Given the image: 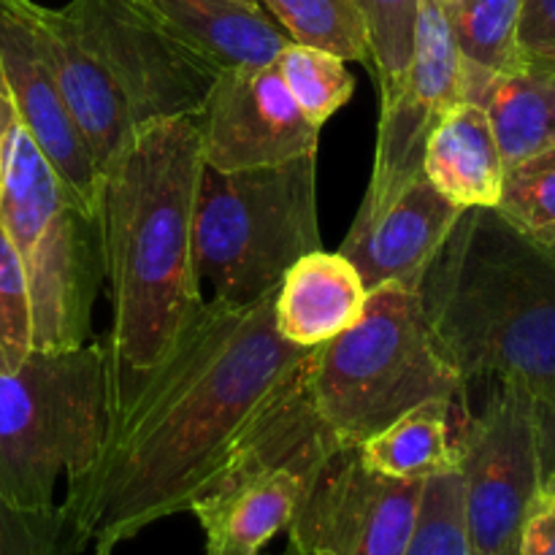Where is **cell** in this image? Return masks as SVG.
Listing matches in <instances>:
<instances>
[{
	"label": "cell",
	"instance_id": "1",
	"mask_svg": "<svg viewBox=\"0 0 555 555\" xmlns=\"http://www.w3.org/2000/svg\"><path fill=\"white\" fill-rule=\"evenodd\" d=\"M274 296L247 307L204 298L155 366L112 383L106 444L60 502L85 551L112 553L146 526L190 513L220 480L312 356L276 334Z\"/></svg>",
	"mask_w": 555,
	"mask_h": 555
},
{
	"label": "cell",
	"instance_id": "2",
	"mask_svg": "<svg viewBox=\"0 0 555 555\" xmlns=\"http://www.w3.org/2000/svg\"><path fill=\"white\" fill-rule=\"evenodd\" d=\"M201 168L193 117L150 125L101 168L98 231L112 298V383L155 366L204 304L193 255Z\"/></svg>",
	"mask_w": 555,
	"mask_h": 555
},
{
	"label": "cell",
	"instance_id": "3",
	"mask_svg": "<svg viewBox=\"0 0 555 555\" xmlns=\"http://www.w3.org/2000/svg\"><path fill=\"white\" fill-rule=\"evenodd\" d=\"M417 293L466 385H520L537 401L555 393V247L496 209H466Z\"/></svg>",
	"mask_w": 555,
	"mask_h": 555
},
{
	"label": "cell",
	"instance_id": "4",
	"mask_svg": "<svg viewBox=\"0 0 555 555\" xmlns=\"http://www.w3.org/2000/svg\"><path fill=\"white\" fill-rule=\"evenodd\" d=\"M36 20L98 173L150 125L198 114L217 79L133 0L36 3Z\"/></svg>",
	"mask_w": 555,
	"mask_h": 555
},
{
	"label": "cell",
	"instance_id": "5",
	"mask_svg": "<svg viewBox=\"0 0 555 555\" xmlns=\"http://www.w3.org/2000/svg\"><path fill=\"white\" fill-rule=\"evenodd\" d=\"M0 222L20 253L30 285L33 350L87 345L92 339V307L103 287L98 220L25 128L3 74Z\"/></svg>",
	"mask_w": 555,
	"mask_h": 555
},
{
	"label": "cell",
	"instance_id": "6",
	"mask_svg": "<svg viewBox=\"0 0 555 555\" xmlns=\"http://www.w3.org/2000/svg\"><path fill=\"white\" fill-rule=\"evenodd\" d=\"M112 423L106 341L33 350L0 374V496L27 513L57 509L65 486L95 466Z\"/></svg>",
	"mask_w": 555,
	"mask_h": 555
},
{
	"label": "cell",
	"instance_id": "7",
	"mask_svg": "<svg viewBox=\"0 0 555 555\" xmlns=\"http://www.w3.org/2000/svg\"><path fill=\"white\" fill-rule=\"evenodd\" d=\"M320 247L318 152L266 168H201L193 220L201 293L247 307L276 293L287 269Z\"/></svg>",
	"mask_w": 555,
	"mask_h": 555
},
{
	"label": "cell",
	"instance_id": "8",
	"mask_svg": "<svg viewBox=\"0 0 555 555\" xmlns=\"http://www.w3.org/2000/svg\"><path fill=\"white\" fill-rule=\"evenodd\" d=\"M464 377L434 336L421 293L383 285L369 293L361 320L318 347L312 396L325 426L361 444L423 401L466 404Z\"/></svg>",
	"mask_w": 555,
	"mask_h": 555
},
{
	"label": "cell",
	"instance_id": "9",
	"mask_svg": "<svg viewBox=\"0 0 555 555\" xmlns=\"http://www.w3.org/2000/svg\"><path fill=\"white\" fill-rule=\"evenodd\" d=\"M455 448L472 553L520 555L542 486L537 399L520 385L496 383L486 410L464 417Z\"/></svg>",
	"mask_w": 555,
	"mask_h": 555
},
{
	"label": "cell",
	"instance_id": "10",
	"mask_svg": "<svg viewBox=\"0 0 555 555\" xmlns=\"http://www.w3.org/2000/svg\"><path fill=\"white\" fill-rule=\"evenodd\" d=\"M423 486L372 475L356 444H336L309 472L287 537L320 555H404Z\"/></svg>",
	"mask_w": 555,
	"mask_h": 555
},
{
	"label": "cell",
	"instance_id": "11",
	"mask_svg": "<svg viewBox=\"0 0 555 555\" xmlns=\"http://www.w3.org/2000/svg\"><path fill=\"white\" fill-rule=\"evenodd\" d=\"M459 103H464V65L453 33L442 3L421 0L410 68L399 90L379 101L374 171L358 209H379L423 173L434 128Z\"/></svg>",
	"mask_w": 555,
	"mask_h": 555
},
{
	"label": "cell",
	"instance_id": "12",
	"mask_svg": "<svg viewBox=\"0 0 555 555\" xmlns=\"http://www.w3.org/2000/svg\"><path fill=\"white\" fill-rule=\"evenodd\" d=\"M193 119L204 166L217 171L280 166L320 150V130L307 122L274 63L217 74Z\"/></svg>",
	"mask_w": 555,
	"mask_h": 555
},
{
	"label": "cell",
	"instance_id": "13",
	"mask_svg": "<svg viewBox=\"0 0 555 555\" xmlns=\"http://www.w3.org/2000/svg\"><path fill=\"white\" fill-rule=\"evenodd\" d=\"M0 74L25 128L98 220L101 173L54 76L36 20V0H0Z\"/></svg>",
	"mask_w": 555,
	"mask_h": 555
},
{
	"label": "cell",
	"instance_id": "14",
	"mask_svg": "<svg viewBox=\"0 0 555 555\" xmlns=\"http://www.w3.org/2000/svg\"><path fill=\"white\" fill-rule=\"evenodd\" d=\"M461 215L464 209L450 204L423 171L379 209H358L339 253L369 293L383 285L417 291Z\"/></svg>",
	"mask_w": 555,
	"mask_h": 555
},
{
	"label": "cell",
	"instance_id": "15",
	"mask_svg": "<svg viewBox=\"0 0 555 555\" xmlns=\"http://www.w3.org/2000/svg\"><path fill=\"white\" fill-rule=\"evenodd\" d=\"M152 22L217 74L260 68L291 43L258 0H133Z\"/></svg>",
	"mask_w": 555,
	"mask_h": 555
},
{
	"label": "cell",
	"instance_id": "16",
	"mask_svg": "<svg viewBox=\"0 0 555 555\" xmlns=\"http://www.w3.org/2000/svg\"><path fill=\"white\" fill-rule=\"evenodd\" d=\"M366 301L369 291L356 266L341 253L320 247L298 258L282 276L274 296L276 334L314 350L352 328Z\"/></svg>",
	"mask_w": 555,
	"mask_h": 555
},
{
	"label": "cell",
	"instance_id": "17",
	"mask_svg": "<svg viewBox=\"0 0 555 555\" xmlns=\"http://www.w3.org/2000/svg\"><path fill=\"white\" fill-rule=\"evenodd\" d=\"M423 171L459 209H496L504 160L480 103L464 101L444 114L426 144Z\"/></svg>",
	"mask_w": 555,
	"mask_h": 555
},
{
	"label": "cell",
	"instance_id": "18",
	"mask_svg": "<svg viewBox=\"0 0 555 555\" xmlns=\"http://www.w3.org/2000/svg\"><path fill=\"white\" fill-rule=\"evenodd\" d=\"M491 119L504 171L537 152L555 146V63L524 54L502 74L466 95Z\"/></svg>",
	"mask_w": 555,
	"mask_h": 555
},
{
	"label": "cell",
	"instance_id": "19",
	"mask_svg": "<svg viewBox=\"0 0 555 555\" xmlns=\"http://www.w3.org/2000/svg\"><path fill=\"white\" fill-rule=\"evenodd\" d=\"M466 415L464 401H423L356 444L358 459L372 475L388 480L426 482L448 475L459 469L455 437Z\"/></svg>",
	"mask_w": 555,
	"mask_h": 555
},
{
	"label": "cell",
	"instance_id": "20",
	"mask_svg": "<svg viewBox=\"0 0 555 555\" xmlns=\"http://www.w3.org/2000/svg\"><path fill=\"white\" fill-rule=\"evenodd\" d=\"M524 0H464L442 5L464 65V101L477 85L520 57L518 25Z\"/></svg>",
	"mask_w": 555,
	"mask_h": 555
},
{
	"label": "cell",
	"instance_id": "21",
	"mask_svg": "<svg viewBox=\"0 0 555 555\" xmlns=\"http://www.w3.org/2000/svg\"><path fill=\"white\" fill-rule=\"evenodd\" d=\"M291 43L323 49L345 63L372 68L366 20L356 0H258Z\"/></svg>",
	"mask_w": 555,
	"mask_h": 555
},
{
	"label": "cell",
	"instance_id": "22",
	"mask_svg": "<svg viewBox=\"0 0 555 555\" xmlns=\"http://www.w3.org/2000/svg\"><path fill=\"white\" fill-rule=\"evenodd\" d=\"M274 65L296 106L301 108L307 122L318 130H323V125L345 103H350L352 92H356V76L347 70L345 60L323 52V49L287 43Z\"/></svg>",
	"mask_w": 555,
	"mask_h": 555
},
{
	"label": "cell",
	"instance_id": "23",
	"mask_svg": "<svg viewBox=\"0 0 555 555\" xmlns=\"http://www.w3.org/2000/svg\"><path fill=\"white\" fill-rule=\"evenodd\" d=\"M496 211L520 233L555 247V146L504 171Z\"/></svg>",
	"mask_w": 555,
	"mask_h": 555
},
{
	"label": "cell",
	"instance_id": "24",
	"mask_svg": "<svg viewBox=\"0 0 555 555\" xmlns=\"http://www.w3.org/2000/svg\"><path fill=\"white\" fill-rule=\"evenodd\" d=\"M356 5L366 20L379 101H388L401 87L412 63L421 0H356Z\"/></svg>",
	"mask_w": 555,
	"mask_h": 555
},
{
	"label": "cell",
	"instance_id": "25",
	"mask_svg": "<svg viewBox=\"0 0 555 555\" xmlns=\"http://www.w3.org/2000/svg\"><path fill=\"white\" fill-rule=\"evenodd\" d=\"M404 555H475L466 529L459 469L426 480L415 531Z\"/></svg>",
	"mask_w": 555,
	"mask_h": 555
},
{
	"label": "cell",
	"instance_id": "26",
	"mask_svg": "<svg viewBox=\"0 0 555 555\" xmlns=\"http://www.w3.org/2000/svg\"><path fill=\"white\" fill-rule=\"evenodd\" d=\"M33 352V304L25 266L0 222V374H11Z\"/></svg>",
	"mask_w": 555,
	"mask_h": 555
},
{
	"label": "cell",
	"instance_id": "27",
	"mask_svg": "<svg viewBox=\"0 0 555 555\" xmlns=\"http://www.w3.org/2000/svg\"><path fill=\"white\" fill-rule=\"evenodd\" d=\"M63 509L27 513L0 496V555H85Z\"/></svg>",
	"mask_w": 555,
	"mask_h": 555
},
{
	"label": "cell",
	"instance_id": "28",
	"mask_svg": "<svg viewBox=\"0 0 555 555\" xmlns=\"http://www.w3.org/2000/svg\"><path fill=\"white\" fill-rule=\"evenodd\" d=\"M520 555H555V475L545 477L526 515Z\"/></svg>",
	"mask_w": 555,
	"mask_h": 555
},
{
	"label": "cell",
	"instance_id": "29",
	"mask_svg": "<svg viewBox=\"0 0 555 555\" xmlns=\"http://www.w3.org/2000/svg\"><path fill=\"white\" fill-rule=\"evenodd\" d=\"M518 47L524 54H534V57L555 63V0H524Z\"/></svg>",
	"mask_w": 555,
	"mask_h": 555
},
{
	"label": "cell",
	"instance_id": "30",
	"mask_svg": "<svg viewBox=\"0 0 555 555\" xmlns=\"http://www.w3.org/2000/svg\"><path fill=\"white\" fill-rule=\"evenodd\" d=\"M537 439H540L542 480L555 475V393L537 401Z\"/></svg>",
	"mask_w": 555,
	"mask_h": 555
},
{
	"label": "cell",
	"instance_id": "31",
	"mask_svg": "<svg viewBox=\"0 0 555 555\" xmlns=\"http://www.w3.org/2000/svg\"><path fill=\"white\" fill-rule=\"evenodd\" d=\"M282 555H320V553H312V551H304V547H298V545H293V542H287L285 553H282Z\"/></svg>",
	"mask_w": 555,
	"mask_h": 555
},
{
	"label": "cell",
	"instance_id": "32",
	"mask_svg": "<svg viewBox=\"0 0 555 555\" xmlns=\"http://www.w3.org/2000/svg\"><path fill=\"white\" fill-rule=\"evenodd\" d=\"M442 5H453V3H464V0H439Z\"/></svg>",
	"mask_w": 555,
	"mask_h": 555
},
{
	"label": "cell",
	"instance_id": "33",
	"mask_svg": "<svg viewBox=\"0 0 555 555\" xmlns=\"http://www.w3.org/2000/svg\"><path fill=\"white\" fill-rule=\"evenodd\" d=\"M92 555H112V553H106V551H92Z\"/></svg>",
	"mask_w": 555,
	"mask_h": 555
}]
</instances>
